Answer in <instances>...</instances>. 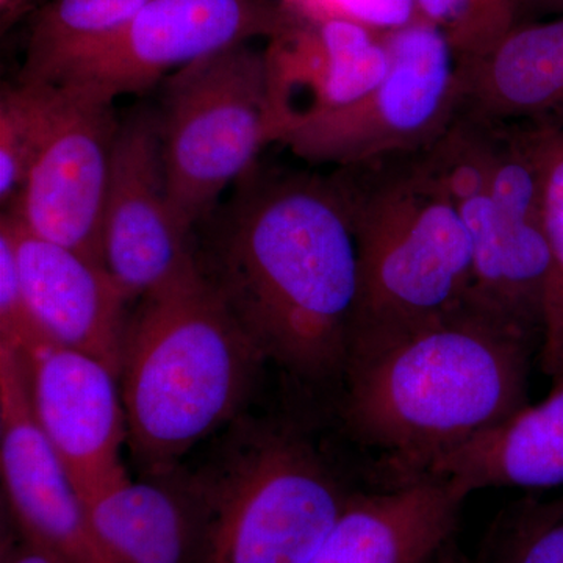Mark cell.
<instances>
[{
    "label": "cell",
    "instance_id": "cell-22",
    "mask_svg": "<svg viewBox=\"0 0 563 563\" xmlns=\"http://www.w3.org/2000/svg\"><path fill=\"white\" fill-rule=\"evenodd\" d=\"M418 20L433 25L459 62L476 60L528 22L523 0H413Z\"/></svg>",
    "mask_w": 563,
    "mask_h": 563
},
{
    "label": "cell",
    "instance_id": "cell-20",
    "mask_svg": "<svg viewBox=\"0 0 563 563\" xmlns=\"http://www.w3.org/2000/svg\"><path fill=\"white\" fill-rule=\"evenodd\" d=\"M55 84L18 81L0 96V202L7 209L22 190L33 162L49 135L60 106Z\"/></svg>",
    "mask_w": 563,
    "mask_h": 563
},
{
    "label": "cell",
    "instance_id": "cell-28",
    "mask_svg": "<svg viewBox=\"0 0 563 563\" xmlns=\"http://www.w3.org/2000/svg\"><path fill=\"white\" fill-rule=\"evenodd\" d=\"M424 563H463L461 551H459L457 543H455V537L450 542L444 543Z\"/></svg>",
    "mask_w": 563,
    "mask_h": 563
},
{
    "label": "cell",
    "instance_id": "cell-13",
    "mask_svg": "<svg viewBox=\"0 0 563 563\" xmlns=\"http://www.w3.org/2000/svg\"><path fill=\"white\" fill-rule=\"evenodd\" d=\"M385 31L344 18L298 16L265 51L274 143L285 129L351 106L390 69Z\"/></svg>",
    "mask_w": 563,
    "mask_h": 563
},
{
    "label": "cell",
    "instance_id": "cell-24",
    "mask_svg": "<svg viewBox=\"0 0 563 563\" xmlns=\"http://www.w3.org/2000/svg\"><path fill=\"white\" fill-rule=\"evenodd\" d=\"M285 9L303 18H344L376 31L402 27L417 18L413 0H280Z\"/></svg>",
    "mask_w": 563,
    "mask_h": 563
},
{
    "label": "cell",
    "instance_id": "cell-19",
    "mask_svg": "<svg viewBox=\"0 0 563 563\" xmlns=\"http://www.w3.org/2000/svg\"><path fill=\"white\" fill-rule=\"evenodd\" d=\"M150 0H47L29 35L20 81L49 84L70 62L99 46Z\"/></svg>",
    "mask_w": 563,
    "mask_h": 563
},
{
    "label": "cell",
    "instance_id": "cell-6",
    "mask_svg": "<svg viewBox=\"0 0 563 563\" xmlns=\"http://www.w3.org/2000/svg\"><path fill=\"white\" fill-rule=\"evenodd\" d=\"M199 483L202 563H309L351 498L309 443L284 432L255 433Z\"/></svg>",
    "mask_w": 563,
    "mask_h": 563
},
{
    "label": "cell",
    "instance_id": "cell-21",
    "mask_svg": "<svg viewBox=\"0 0 563 563\" xmlns=\"http://www.w3.org/2000/svg\"><path fill=\"white\" fill-rule=\"evenodd\" d=\"M543 222L550 274L543 299L540 363L554 385L563 383V129L548 133L543 157Z\"/></svg>",
    "mask_w": 563,
    "mask_h": 563
},
{
    "label": "cell",
    "instance_id": "cell-23",
    "mask_svg": "<svg viewBox=\"0 0 563 563\" xmlns=\"http://www.w3.org/2000/svg\"><path fill=\"white\" fill-rule=\"evenodd\" d=\"M483 563H563V498L503 515Z\"/></svg>",
    "mask_w": 563,
    "mask_h": 563
},
{
    "label": "cell",
    "instance_id": "cell-2",
    "mask_svg": "<svg viewBox=\"0 0 563 563\" xmlns=\"http://www.w3.org/2000/svg\"><path fill=\"white\" fill-rule=\"evenodd\" d=\"M536 336L472 303L352 336L346 420L396 484L528 406Z\"/></svg>",
    "mask_w": 563,
    "mask_h": 563
},
{
    "label": "cell",
    "instance_id": "cell-5",
    "mask_svg": "<svg viewBox=\"0 0 563 563\" xmlns=\"http://www.w3.org/2000/svg\"><path fill=\"white\" fill-rule=\"evenodd\" d=\"M454 128L426 152L473 243L470 303L542 342L550 246L543 222V157L550 131Z\"/></svg>",
    "mask_w": 563,
    "mask_h": 563
},
{
    "label": "cell",
    "instance_id": "cell-18",
    "mask_svg": "<svg viewBox=\"0 0 563 563\" xmlns=\"http://www.w3.org/2000/svg\"><path fill=\"white\" fill-rule=\"evenodd\" d=\"M421 477L444 481L463 498L484 488L563 485V383L544 401L437 459Z\"/></svg>",
    "mask_w": 563,
    "mask_h": 563
},
{
    "label": "cell",
    "instance_id": "cell-27",
    "mask_svg": "<svg viewBox=\"0 0 563 563\" xmlns=\"http://www.w3.org/2000/svg\"><path fill=\"white\" fill-rule=\"evenodd\" d=\"M526 18L563 16V0H523Z\"/></svg>",
    "mask_w": 563,
    "mask_h": 563
},
{
    "label": "cell",
    "instance_id": "cell-14",
    "mask_svg": "<svg viewBox=\"0 0 563 563\" xmlns=\"http://www.w3.org/2000/svg\"><path fill=\"white\" fill-rule=\"evenodd\" d=\"M9 222L22 295L35 331L52 342L98 358L120 377L128 333V306L120 285L101 263L40 239Z\"/></svg>",
    "mask_w": 563,
    "mask_h": 563
},
{
    "label": "cell",
    "instance_id": "cell-8",
    "mask_svg": "<svg viewBox=\"0 0 563 563\" xmlns=\"http://www.w3.org/2000/svg\"><path fill=\"white\" fill-rule=\"evenodd\" d=\"M390 69L351 106L298 122L276 143L340 168L417 154L446 132L461 110L459 60L442 33L415 20L385 31Z\"/></svg>",
    "mask_w": 563,
    "mask_h": 563
},
{
    "label": "cell",
    "instance_id": "cell-7",
    "mask_svg": "<svg viewBox=\"0 0 563 563\" xmlns=\"http://www.w3.org/2000/svg\"><path fill=\"white\" fill-rule=\"evenodd\" d=\"M157 117L173 206L192 231L274 143L265 51L236 44L176 70Z\"/></svg>",
    "mask_w": 563,
    "mask_h": 563
},
{
    "label": "cell",
    "instance_id": "cell-16",
    "mask_svg": "<svg viewBox=\"0 0 563 563\" xmlns=\"http://www.w3.org/2000/svg\"><path fill=\"white\" fill-rule=\"evenodd\" d=\"M463 501L433 477L351 495L309 563H424L454 539Z\"/></svg>",
    "mask_w": 563,
    "mask_h": 563
},
{
    "label": "cell",
    "instance_id": "cell-11",
    "mask_svg": "<svg viewBox=\"0 0 563 563\" xmlns=\"http://www.w3.org/2000/svg\"><path fill=\"white\" fill-rule=\"evenodd\" d=\"M102 263L129 301L198 265L192 231L174 209L157 113L140 110L114 140L102 217Z\"/></svg>",
    "mask_w": 563,
    "mask_h": 563
},
{
    "label": "cell",
    "instance_id": "cell-3",
    "mask_svg": "<svg viewBox=\"0 0 563 563\" xmlns=\"http://www.w3.org/2000/svg\"><path fill=\"white\" fill-rule=\"evenodd\" d=\"M263 357L201 266L141 299L120 380L133 453L152 473L232 420Z\"/></svg>",
    "mask_w": 563,
    "mask_h": 563
},
{
    "label": "cell",
    "instance_id": "cell-15",
    "mask_svg": "<svg viewBox=\"0 0 563 563\" xmlns=\"http://www.w3.org/2000/svg\"><path fill=\"white\" fill-rule=\"evenodd\" d=\"M459 69L463 117L503 131L563 129V16L518 25Z\"/></svg>",
    "mask_w": 563,
    "mask_h": 563
},
{
    "label": "cell",
    "instance_id": "cell-26",
    "mask_svg": "<svg viewBox=\"0 0 563 563\" xmlns=\"http://www.w3.org/2000/svg\"><path fill=\"white\" fill-rule=\"evenodd\" d=\"M11 528L2 539L0 563H66L35 533L11 518Z\"/></svg>",
    "mask_w": 563,
    "mask_h": 563
},
{
    "label": "cell",
    "instance_id": "cell-25",
    "mask_svg": "<svg viewBox=\"0 0 563 563\" xmlns=\"http://www.w3.org/2000/svg\"><path fill=\"white\" fill-rule=\"evenodd\" d=\"M22 295L13 236L5 218L0 220V343L20 347L35 333Z\"/></svg>",
    "mask_w": 563,
    "mask_h": 563
},
{
    "label": "cell",
    "instance_id": "cell-9",
    "mask_svg": "<svg viewBox=\"0 0 563 563\" xmlns=\"http://www.w3.org/2000/svg\"><path fill=\"white\" fill-rule=\"evenodd\" d=\"M291 11L280 0H150L117 35L85 52L49 84H76L117 99L166 74L251 40L273 38Z\"/></svg>",
    "mask_w": 563,
    "mask_h": 563
},
{
    "label": "cell",
    "instance_id": "cell-12",
    "mask_svg": "<svg viewBox=\"0 0 563 563\" xmlns=\"http://www.w3.org/2000/svg\"><path fill=\"white\" fill-rule=\"evenodd\" d=\"M33 417L68 472L79 498L125 476L128 418L120 377L85 352L35 332L16 347Z\"/></svg>",
    "mask_w": 563,
    "mask_h": 563
},
{
    "label": "cell",
    "instance_id": "cell-29",
    "mask_svg": "<svg viewBox=\"0 0 563 563\" xmlns=\"http://www.w3.org/2000/svg\"><path fill=\"white\" fill-rule=\"evenodd\" d=\"M21 3L22 0H0L3 24L10 20L11 14L16 13V10L20 9Z\"/></svg>",
    "mask_w": 563,
    "mask_h": 563
},
{
    "label": "cell",
    "instance_id": "cell-17",
    "mask_svg": "<svg viewBox=\"0 0 563 563\" xmlns=\"http://www.w3.org/2000/svg\"><path fill=\"white\" fill-rule=\"evenodd\" d=\"M117 563H202L206 503L199 479L132 481L129 474L80 499Z\"/></svg>",
    "mask_w": 563,
    "mask_h": 563
},
{
    "label": "cell",
    "instance_id": "cell-4",
    "mask_svg": "<svg viewBox=\"0 0 563 563\" xmlns=\"http://www.w3.org/2000/svg\"><path fill=\"white\" fill-rule=\"evenodd\" d=\"M335 174L361 269L354 331H379L459 309L473 287V243L420 152Z\"/></svg>",
    "mask_w": 563,
    "mask_h": 563
},
{
    "label": "cell",
    "instance_id": "cell-10",
    "mask_svg": "<svg viewBox=\"0 0 563 563\" xmlns=\"http://www.w3.org/2000/svg\"><path fill=\"white\" fill-rule=\"evenodd\" d=\"M54 124L9 209L22 228L102 263V217L111 155L121 122L113 99L76 84H55Z\"/></svg>",
    "mask_w": 563,
    "mask_h": 563
},
{
    "label": "cell",
    "instance_id": "cell-1",
    "mask_svg": "<svg viewBox=\"0 0 563 563\" xmlns=\"http://www.w3.org/2000/svg\"><path fill=\"white\" fill-rule=\"evenodd\" d=\"M254 173L210 214L199 266L263 357L302 379L342 376L361 269L339 181Z\"/></svg>",
    "mask_w": 563,
    "mask_h": 563
}]
</instances>
